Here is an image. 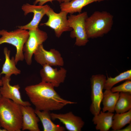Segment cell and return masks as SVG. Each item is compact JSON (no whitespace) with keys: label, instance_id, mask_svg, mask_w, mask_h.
Returning a JSON list of instances; mask_svg holds the SVG:
<instances>
[{"label":"cell","instance_id":"ba28073f","mask_svg":"<svg viewBox=\"0 0 131 131\" xmlns=\"http://www.w3.org/2000/svg\"><path fill=\"white\" fill-rule=\"evenodd\" d=\"M68 14L63 11L56 13L50 7L46 14L48 18V21L41 25H44L53 29L56 36L59 38L64 32L72 30L69 25L67 17Z\"/></svg>","mask_w":131,"mask_h":131},{"label":"cell","instance_id":"f1b7e54d","mask_svg":"<svg viewBox=\"0 0 131 131\" xmlns=\"http://www.w3.org/2000/svg\"><path fill=\"white\" fill-rule=\"evenodd\" d=\"M0 127H1V125H0Z\"/></svg>","mask_w":131,"mask_h":131},{"label":"cell","instance_id":"e0dca14e","mask_svg":"<svg viewBox=\"0 0 131 131\" xmlns=\"http://www.w3.org/2000/svg\"><path fill=\"white\" fill-rule=\"evenodd\" d=\"M114 114L108 112L105 113L100 111L98 114L94 116L92 121L96 125L97 130L108 131L111 128L113 117Z\"/></svg>","mask_w":131,"mask_h":131},{"label":"cell","instance_id":"5bb4252c","mask_svg":"<svg viewBox=\"0 0 131 131\" xmlns=\"http://www.w3.org/2000/svg\"><path fill=\"white\" fill-rule=\"evenodd\" d=\"M31 106L20 105L22 116V130L40 131L38 123L40 120Z\"/></svg>","mask_w":131,"mask_h":131},{"label":"cell","instance_id":"7a4b0ae2","mask_svg":"<svg viewBox=\"0 0 131 131\" xmlns=\"http://www.w3.org/2000/svg\"><path fill=\"white\" fill-rule=\"evenodd\" d=\"M22 116L20 105L12 100L0 99V124L7 131L22 130Z\"/></svg>","mask_w":131,"mask_h":131},{"label":"cell","instance_id":"ac0fdd59","mask_svg":"<svg viewBox=\"0 0 131 131\" xmlns=\"http://www.w3.org/2000/svg\"><path fill=\"white\" fill-rule=\"evenodd\" d=\"M35 113L42 123L44 131H63L65 128L52 121L49 111L35 109Z\"/></svg>","mask_w":131,"mask_h":131},{"label":"cell","instance_id":"7c38bea8","mask_svg":"<svg viewBox=\"0 0 131 131\" xmlns=\"http://www.w3.org/2000/svg\"><path fill=\"white\" fill-rule=\"evenodd\" d=\"M1 79L2 84L0 88V94L2 97L11 99L20 105L31 106L30 102L22 99L19 85H11L10 83L11 78H8L4 76L2 77Z\"/></svg>","mask_w":131,"mask_h":131},{"label":"cell","instance_id":"ffe728a7","mask_svg":"<svg viewBox=\"0 0 131 131\" xmlns=\"http://www.w3.org/2000/svg\"><path fill=\"white\" fill-rule=\"evenodd\" d=\"M131 122V109L123 113H116L113 117L111 128L113 131H118Z\"/></svg>","mask_w":131,"mask_h":131},{"label":"cell","instance_id":"d6986e66","mask_svg":"<svg viewBox=\"0 0 131 131\" xmlns=\"http://www.w3.org/2000/svg\"><path fill=\"white\" fill-rule=\"evenodd\" d=\"M102 100L103 106L102 111L113 113L115 106L119 96V92H112L111 90H105Z\"/></svg>","mask_w":131,"mask_h":131},{"label":"cell","instance_id":"277c9868","mask_svg":"<svg viewBox=\"0 0 131 131\" xmlns=\"http://www.w3.org/2000/svg\"><path fill=\"white\" fill-rule=\"evenodd\" d=\"M0 45L4 43L12 45L16 49L15 57L16 64L24 59L23 48L29 35V32L26 30L18 28L13 31L8 32L0 30Z\"/></svg>","mask_w":131,"mask_h":131},{"label":"cell","instance_id":"484cf974","mask_svg":"<svg viewBox=\"0 0 131 131\" xmlns=\"http://www.w3.org/2000/svg\"><path fill=\"white\" fill-rule=\"evenodd\" d=\"M2 81L1 79L0 80V86H1L2 85ZM2 97V96L0 94V99Z\"/></svg>","mask_w":131,"mask_h":131},{"label":"cell","instance_id":"cb8c5ba5","mask_svg":"<svg viewBox=\"0 0 131 131\" xmlns=\"http://www.w3.org/2000/svg\"><path fill=\"white\" fill-rule=\"evenodd\" d=\"M54 0H56L58 1L60 3H61V0H35L33 3L34 5H36L38 4L40 6L43 5L46 3L50 2L52 3V1Z\"/></svg>","mask_w":131,"mask_h":131},{"label":"cell","instance_id":"2e32d148","mask_svg":"<svg viewBox=\"0 0 131 131\" xmlns=\"http://www.w3.org/2000/svg\"><path fill=\"white\" fill-rule=\"evenodd\" d=\"M5 57L1 72L0 73V77L2 74H4L5 76L8 78H10L12 74L17 75L20 74L21 71L16 67L15 57H12L10 58V51L7 47H5L3 50Z\"/></svg>","mask_w":131,"mask_h":131},{"label":"cell","instance_id":"d4e9b609","mask_svg":"<svg viewBox=\"0 0 131 131\" xmlns=\"http://www.w3.org/2000/svg\"><path fill=\"white\" fill-rule=\"evenodd\" d=\"M131 123L129 124V125L124 128L121 129L119 130L118 131H131Z\"/></svg>","mask_w":131,"mask_h":131},{"label":"cell","instance_id":"6da1fadb","mask_svg":"<svg viewBox=\"0 0 131 131\" xmlns=\"http://www.w3.org/2000/svg\"><path fill=\"white\" fill-rule=\"evenodd\" d=\"M54 87L50 83L41 81L38 84L26 87L25 90L36 110L49 111L58 110L68 105L76 103L62 98Z\"/></svg>","mask_w":131,"mask_h":131},{"label":"cell","instance_id":"7402d4cb","mask_svg":"<svg viewBox=\"0 0 131 131\" xmlns=\"http://www.w3.org/2000/svg\"><path fill=\"white\" fill-rule=\"evenodd\" d=\"M131 80V70H129L122 72L114 77H107L104 89L111 90L113 86L123 81Z\"/></svg>","mask_w":131,"mask_h":131},{"label":"cell","instance_id":"83f0119b","mask_svg":"<svg viewBox=\"0 0 131 131\" xmlns=\"http://www.w3.org/2000/svg\"><path fill=\"white\" fill-rule=\"evenodd\" d=\"M1 127H0V131H7L4 128L2 129L0 128Z\"/></svg>","mask_w":131,"mask_h":131},{"label":"cell","instance_id":"9c48e42d","mask_svg":"<svg viewBox=\"0 0 131 131\" xmlns=\"http://www.w3.org/2000/svg\"><path fill=\"white\" fill-rule=\"evenodd\" d=\"M33 55L36 61L42 66L47 65L51 66H62L64 65L63 59L59 51L54 49L47 50L42 44L39 46Z\"/></svg>","mask_w":131,"mask_h":131},{"label":"cell","instance_id":"44dd1931","mask_svg":"<svg viewBox=\"0 0 131 131\" xmlns=\"http://www.w3.org/2000/svg\"><path fill=\"white\" fill-rule=\"evenodd\" d=\"M131 109V94L120 92L115 110L117 113L127 112Z\"/></svg>","mask_w":131,"mask_h":131},{"label":"cell","instance_id":"5b68a950","mask_svg":"<svg viewBox=\"0 0 131 131\" xmlns=\"http://www.w3.org/2000/svg\"><path fill=\"white\" fill-rule=\"evenodd\" d=\"M88 17L86 12L77 15L71 14L68 17L69 26L73 30L70 36L72 38H75V45L77 46H85L89 41L85 24L86 20Z\"/></svg>","mask_w":131,"mask_h":131},{"label":"cell","instance_id":"3957f363","mask_svg":"<svg viewBox=\"0 0 131 131\" xmlns=\"http://www.w3.org/2000/svg\"><path fill=\"white\" fill-rule=\"evenodd\" d=\"M113 16L106 11H96L88 17L85 21V28L88 38L103 36L111 30Z\"/></svg>","mask_w":131,"mask_h":131},{"label":"cell","instance_id":"52a82bcc","mask_svg":"<svg viewBox=\"0 0 131 131\" xmlns=\"http://www.w3.org/2000/svg\"><path fill=\"white\" fill-rule=\"evenodd\" d=\"M28 38L23 48L24 59L29 65L32 62V57L33 54L39 46L44 42L48 38L47 34L44 31L40 30L38 27L29 30Z\"/></svg>","mask_w":131,"mask_h":131},{"label":"cell","instance_id":"4316f807","mask_svg":"<svg viewBox=\"0 0 131 131\" xmlns=\"http://www.w3.org/2000/svg\"><path fill=\"white\" fill-rule=\"evenodd\" d=\"M72 0H61V2H69Z\"/></svg>","mask_w":131,"mask_h":131},{"label":"cell","instance_id":"30bf717a","mask_svg":"<svg viewBox=\"0 0 131 131\" xmlns=\"http://www.w3.org/2000/svg\"><path fill=\"white\" fill-rule=\"evenodd\" d=\"M50 8L48 5L40 6L32 5L28 3L23 5L22 9L25 15L30 13L33 14L32 20L28 24L24 25L19 26L18 28L26 30L35 29L38 27L39 23L43 16Z\"/></svg>","mask_w":131,"mask_h":131},{"label":"cell","instance_id":"9a60e30c","mask_svg":"<svg viewBox=\"0 0 131 131\" xmlns=\"http://www.w3.org/2000/svg\"><path fill=\"white\" fill-rule=\"evenodd\" d=\"M109 0H72L67 2H62L60 5L61 11L73 14L76 12H82L84 7L94 2Z\"/></svg>","mask_w":131,"mask_h":131},{"label":"cell","instance_id":"4fadbf2b","mask_svg":"<svg viewBox=\"0 0 131 131\" xmlns=\"http://www.w3.org/2000/svg\"><path fill=\"white\" fill-rule=\"evenodd\" d=\"M52 120L57 119L69 131H81L84 122L80 117L75 115L72 112L65 114L50 113Z\"/></svg>","mask_w":131,"mask_h":131},{"label":"cell","instance_id":"8992f818","mask_svg":"<svg viewBox=\"0 0 131 131\" xmlns=\"http://www.w3.org/2000/svg\"><path fill=\"white\" fill-rule=\"evenodd\" d=\"M106 79L102 74L92 75L90 78L91 98V102L90 110L94 115L99 114L100 111V104L103 97L104 89Z\"/></svg>","mask_w":131,"mask_h":131},{"label":"cell","instance_id":"8fae6325","mask_svg":"<svg viewBox=\"0 0 131 131\" xmlns=\"http://www.w3.org/2000/svg\"><path fill=\"white\" fill-rule=\"evenodd\" d=\"M42 66L40 71L42 81L50 83L56 87L64 82L67 72L65 68L61 67L58 70L47 65Z\"/></svg>","mask_w":131,"mask_h":131},{"label":"cell","instance_id":"603a6c76","mask_svg":"<svg viewBox=\"0 0 131 131\" xmlns=\"http://www.w3.org/2000/svg\"><path fill=\"white\" fill-rule=\"evenodd\" d=\"M113 92H123L131 94V81L127 80L121 84L113 87L111 90Z\"/></svg>","mask_w":131,"mask_h":131}]
</instances>
